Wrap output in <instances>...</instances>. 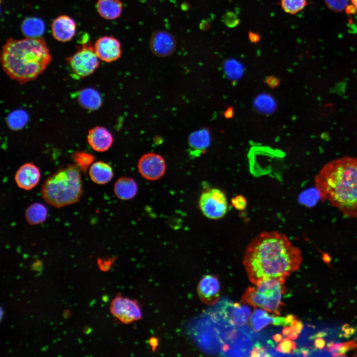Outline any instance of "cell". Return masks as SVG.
<instances>
[{"label":"cell","mask_w":357,"mask_h":357,"mask_svg":"<svg viewBox=\"0 0 357 357\" xmlns=\"http://www.w3.org/2000/svg\"><path fill=\"white\" fill-rule=\"evenodd\" d=\"M224 69L227 76L231 80L239 79L243 73L242 65L235 60H229L225 61Z\"/></svg>","instance_id":"d4e9b609"},{"label":"cell","mask_w":357,"mask_h":357,"mask_svg":"<svg viewBox=\"0 0 357 357\" xmlns=\"http://www.w3.org/2000/svg\"><path fill=\"white\" fill-rule=\"evenodd\" d=\"M200 209L203 215L211 219L223 218L228 210V201L225 193L216 188L202 192L199 200Z\"/></svg>","instance_id":"52a82bcc"},{"label":"cell","mask_w":357,"mask_h":357,"mask_svg":"<svg viewBox=\"0 0 357 357\" xmlns=\"http://www.w3.org/2000/svg\"><path fill=\"white\" fill-rule=\"evenodd\" d=\"M234 114V108L231 106L227 107L226 110L224 112L223 116L227 119L233 118Z\"/></svg>","instance_id":"d590c367"},{"label":"cell","mask_w":357,"mask_h":357,"mask_svg":"<svg viewBox=\"0 0 357 357\" xmlns=\"http://www.w3.org/2000/svg\"><path fill=\"white\" fill-rule=\"evenodd\" d=\"M40 176L38 168L32 163H27L18 169L14 178L17 185L20 188L28 190L38 184Z\"/></svg>","instance_id":"5bb4252c"},{"label":"cell","mask_w":357,"mask_h":357,"mask_svg":"<svg viewBox=\"0 0 357 357\" xmlns=\"http://www.w3.org/2000/svg\"><path fill=\"white\" fill-rule=\"evenodd\" d=\"M284 283L276 279L261 281L255 287H249L245 290L241 302L279 315L282 296L285 293Z\"/></svg>","instance_id":"5b68a950"},{"label":"cell","mask_w":357,"mask_h":357,"mask_svg":"<svg viewBox=\"0 0 357 357\" xmlns=\"http://www.w3.org/2000/svg\"><path fill=\"white\" fill-rule=\"evenodd\" d=\"M265 82L270 87L275 88L279 85L280 80L275 76H270L266 77Z\"/></svg>","instance_id":"836d02e7"},{"label":"cell","mask_w":357,"mask_h":357,"mask_svg":"<svg viewBox=\"0 0 357 357\" xmlns=\"http://www.w3.org/2000/svg\"><path fill=\"white\" fill-rule=\"evenodd\" d=\"M73 160L81 171L85 173L88 168L93 162L94 157L87 153L79 152L73 155Z\"/></svg>","instance_id":"4316f807"},{"label":"cell","mask_w":357,"mask_h":357,"mask_svg":"<svg viewBox=\"0 0 357 357\" xmlns=\"http://www.w3.org/2000/svg\"><path fill=\"white\" fill-rule=\"evenodd\" d=\"M9 126L15 129L22 127L27 120V115L23 111H16L11 113L8 118Z\"/></svg>","instance_id":"83f0119b"},{"label":"cell","mask_w":357,"mask_h":357,"mask_svg":"<svg viewBox=\"0 0 357 357\" xmlns=\"http://www.w3.org/2000/svg\"><path fill=\"white\" fill-rule=\"evenodd\" d=\"M329 8L336 12L342 11L347 6L349 0H325Z\"/></svg>","instance_id":"f1b7e54d"},{"label":"cell","mask_w":357,"mask_h":357,"mask_svg":"<svg viewBox=\"0 0 357 357\" xmlns=\"http://www.w3.org/2000/svg\"><path fill=\"white\" fill-rule=\"evenodd\" d=\"M353 7L357 11V0H351Z\"/></svg>","instance_id":"74e56055"},{"label":"cell","mask_w":357,"mask_h":357,"mask_svg":"<svg viewBox=\"0 0 357 357\" xmlns=\"http://www.w3.org/2000/svg\"><path fill=\"white\" fill-rule=\"evenodd\" d=\"M262 309H257L255 310L251 316L250 324L253 329L255 331H260L270 323L279 325V317L271 316L267 312Z\"/></svg>","instance_id":"603a6c76"},{"label":"cell","mask_w":357,"mask_h":357,"mask_svg":"<svg viewBox=\"0 0 357 357\" xmlns=\"http://www.w3.org/2000/svg\"><path fill=\"white\" fill-rule=\"evenodd\" d=\"M138 169L144 178L149 180H155L164 175L166 163L164 158L160 155L148 153L140 158Z\"/></svg>","instance_id":"9c48e42d"},{"label":"cell","mask_w":357,"mask_h":357,"mask_svg":"<svg viewBox=\"0 0 357 357\" xmlns=\"http://www.w3.org/2000/svg\"><path fill=\"white\" fill-rule=\"evenodd\" d=\"M233 206L238 210H243L245 208L247 202L245 198L242 195H239L232 200Z\"/></svg>","instance_id":"4dcf8cb0"},{"label":"cell","mask_w":357,"mask_h":357,"mask_svg":"<svg viewBox=\"0 0 357 357\" xmlns=\"http://www.w3.org/2000/svg\"><path fill=\"white\" fill-rule=\"evenodd\" d=\"M357 331V329L349 324H344L341 327V332L339 334V338H348L352 336Z\"/></svg>","instance_id":"1f68e13d"},{"label":"cell","mask_w":357,"mask_h":357,"mask_svg":"<svg viewBox=\"0 0 357 357\" xmlns=\"http://www.w3.org/2000/svg\"><path fill=\"white\" fill-rule=\"evenodd\" d=\"M320 198L349 218H357V157L344 156L325 164L315 176Z\"/></svg>","instance_id":"7a4b0ae2"},{"label":"cell","mask_w":357,"mask_h":357,"mask_svg":"<svg viewBox=\"0 0 357 357\" xmlns=\"http://www.w3.org/2000/svg\"><path fill=\"white\" fill-rule=\"evenodd\" d=\"M79 103L85 108L95 110L102 104V99L99 93L92 88L82 90L79 95Z\"/></svg>","instance_id":"7402d4cb"},{"label":"cell","mask_w":357,"mask_h":357,"mask_svg":"<svg viewBox=\"0 0 357 357\" xmlns=\"http://www.w3.org/2000/svg\"><path fill=\"white\" fill-rule=\"evenodd\" d=\"M52 60L45 41L39 38L7 39L0 54V62L12 79L24 83L36 78Z\"/></svg>","instance_id":"3957f363"},{"label":"cell","mask_w":357,"mask_h":357,"mask_svg":"<svg viewBox=\"0 0 357 357\" xmlns=\"http://www.w3.org/2000/svg\"><path fill=\"white\" fill-rule=\"evenodd\" d=\"M306 4V0H281V5L283 10L292 15L302 10Z\"/></svg>","instance_id":"484cf974"},{"label":"cell","mask_w":357,"mask_h":357,"mask_svg":"<svg viewBox=\"0 0 357 357\" xmlns=\"http://www.w3.org/2000/svg\"><path fill=\"white\" fill-rule=\"evenodd\" d=\"M303 325L301 321L295 319L291 324L290 328L292 331L298 334L300 333Z\"/></svg>","instance_id":"d6a6232c"},{"label":"cell","mask_w":357,"mask_h":357,"mask_svg":"<svg viewBox=\"0 0 357 357\" xmlns=\"http://www.w3.org/2000/svg\"><path fill=\"white\" fill-rule=\"evenodd\" d=\"M46 207L40 203H34L29 206L25 212V217L28 224L37 225L44 222L47 217Z\"/></svg>","instance_id":"44dd1931"},{"label":"cell","mask_w":357,"mask_h":357,"mask_svg":"<svg viewBox=\"0 0 357 357\" xmlns=\"http://www.w3.org/2000/svg\"><path fill=\"white\" fill-rule=\"evenodd\" d=\"M99 59L94 47L87 42L66 60L74 74L83 78L92 74L99 67Z\"/></svg>","instance_id":"8992f818"},{"label":"cell","mask_w":357,"mask_h":357,"mask_svg":"<svg viewBox=\"0 0 357 357\" xmlns=\"http://www.w3.org/2000/svg\"><path fill=\"white\" fill-rule=\"evenodd\" d=\"M89 175L91 179L99 184L109 182L113 178V170L108 164L97 161L93 163L89 168Z\"/></svg>","instance_id":"2e32d148"},{"label":"cell","mask_w":357,"mask_h":357,"mask_svg":"<svg viewBox=\"0 0 357 357\" xmlns=\"http://www.w3.org/2000/svg\"><path fill=\"white\" fill-rule=\"evenodd\" d=\"M302 260L300 249L277 231L263 232L246 247L242 263L247 276L255 285L268 279L285 282Z\"/></svg>","instance_id":"6da1fadb"},{"label":"cell","mask_w":357,"mask_h":357,"mask_svg":"<svg viewBox=\"0 0 357 357\" xmlns=\"http://www.w3.org/2000/svg\"><path fill=\"white\" fill-rule=\"evenodd\" d=\"M254 106L258 112L263 114H270L275 110L276 103L274 98L270 95L261 94L255 98Z\"/></svg>","instance_id":"cb8c5ba5"},{"label":"cell","mask_w":357,"mask_h":357,"mask_svg":"<svg viewBox=\"0 0 357 357\" xmlns=\"http://www.w3.org/2000/svg\"><path fill=\"white\" fill-rule=\"evenodd\" d=\"M97 9L100 15L107 20H114L120 15L122 3L120 0H98Z\"/></svg>","instance_id":"ac0fdd59"},{"label":"cell","mask_w":357,"mask_h":357,"mask_svg":"<svg viewBox=\"0 0 357 357\" xmlns=\"http://www.w3.org/2000/svg\"><path fill=\"white\" fill-rule=\"evenodd\" d=\"M176 44L174 37L170 33L158 31L152 35L150 45L152 52L155 55L165 57L170 55L174 51Z\"/></svg>","instance_id":"4fadbf2b"},{"label":"cell","mask_w":357,"mask_h":357,"mask_svg":"<svg viewBox=\"0 0 357 357\" xmlns=\"http://www.w3.org/2000/svg\"><path fill=\"white\" fill-rule=\"evenodd\" d=\"M110 310L117 318L125 324L138 320L142 317V312L137 302L120 296L113 299Z\"/></svg>","instance_id":"ba28073f"},{"label":"cell","mask_w":357,"mask_h":357,"mask_svg":"<svg viewBox=\"0 0 357 357\" xmlns=\"http://www.w3.org/2000/svg\"><path fill=\"white\" fill-rule=\"evenodd\" d=\"M96 53L100 60L111 62L119 59L121 53L120 43L112 36L99 38L94 45Z\"/></svg>","instance_id":"30bf717a"},{"label":"cell","mask_w":357,"mask_h":357,"mask_svg":"<svg viewBox=\"0 0 357 357\" xmlns=\"http://www.w3.org/2000/svg\"><path fill=\"white\" fill-rule=\"evenodd\" d=\"M51 29L53 36L56 40L65 42L71 40L75 35L76 25L72 18L62 15L53 20Z\"/></svg>","instance_id":"7c38bea8"},{"label":"cell","mask_w":357,"mask_h":357,"mask_svg":"<svg viewBox=\"0 0 357 357\" xmlns=\"http://www.w3.org/2000/svg\"><path fill=\"white\" fill-rule=\"evenodd\" d=\"M249 40L250 42L256 43L260 40V35L256 32H249L248 34Z\"/></svg>","instance_id":"e575fe53"},{"label":"cell","mask_w":357,"mask_h":357,"mask_svg":"<svg viewBox=\"0 0 357 357\" xmlns=\"http://www.w3.org/2000/svg\"><path fill=\"white\" fill-rule=\"evenodd\" d=\"M188 144L195 152L205 150L210 144L211 135L208 128H205L191 133L188 137Z\"/></svg>","instance_id":"d6986e66"},{"label":"cell","mask_w":357,"mask_h":357,"mask_svg":"<svg viewBox=\"0 0 357 357\" xmlns=\"http://www.w3.org/2000/svg\"><path fill=\"white\" fill-rule=\"evenodd\" d=\"M80 171L76 164H72L50 175L42 186L41 195L44 200L56 208L77 202L83 193Z\"/></svg>","instance_id":"277c9868"},{"label":"cell","mask_w":357,"mask_h":357,"mask_svg":"<svg viewBox=\"0 0 357 357\" xmlns=\"http://www.w3.org/2000/svg\"><path fill=\"white\" fill-rule=\"evenodd\" d=\"M220 283L217 277L207 275L199 281L197 294L200 300L207 305L216 304L220 298Z\"/></svg>","instance_id":"8fae6325"},{"label":"cell","mask_w":357,"mask_h":357,"mask_svg":"<svg viewBox=\"0 0 357 357\" xmlns=\"http://www.w3.org/2000/svg\"><path fill=\"white\" fill-rule=\"evenodd\" d=\"M87 141L93 150L102 152L110 148L113 142V137L105 127L96 126L89 131Z\"/></svg>","instance_id":"9a60e30c"},{"label":"cell","mask_w":357,"mask_h":357,"mask_svg":"<svg viewBox=\"0 0 357 357\" xmlns=\"http://www.w3.org/2000/svg\"><path fill=\"white\" fill-rule=\"evenodd\" d=\"M296 348V344L293 341L289 338H285L279 344L277 350L282 353L289 354Z\"/></svg>","instance_id":"f546056e"},{"label":"cell","mask_w":357,"mask_h":357,"mask_svg":"<svg viewBox=\"0 0 357 357\" xmlns=\"http://www.w3.org/2000/svg\"><path fill=\"white\" fill-rule=\"evenodd\" d=\"M323 260L325 262L329 263L330 262L331 258L329 255L325 254L323 256Z\"/></svg>","instance_id":"8d00e7d4"},{"label":"cell","mask_w":357,"mask_h":357,"mask_svg":"<svg viewBox=\"0 0 357 357\" xmlns=\"http://www.w3.org/2000/svg\"><path fill=\"white\" fill-rule=\"evenodd\" d=\"M114 190L115 195L119 199L129 200L136 195L138 191V186L133 178L121 177L115 182Z\"/></svg>","instance_id":"e0dca14e"},{"label":"cell","mask_w":357,"mask_h":357,"mask_svg":"<svg viewBox=\"0 0 357 357\" xmlns=\"http://www.w3.org/2000/svg\"><path fill=\"white\" fill-rule=\"evenodd\" d=\"M21 31L26 37L38 38L42 36L45 31L43 20L37 17H28L21 24Z\"/></svg>","instance_id":"ffe728a7"}]
</instances>
